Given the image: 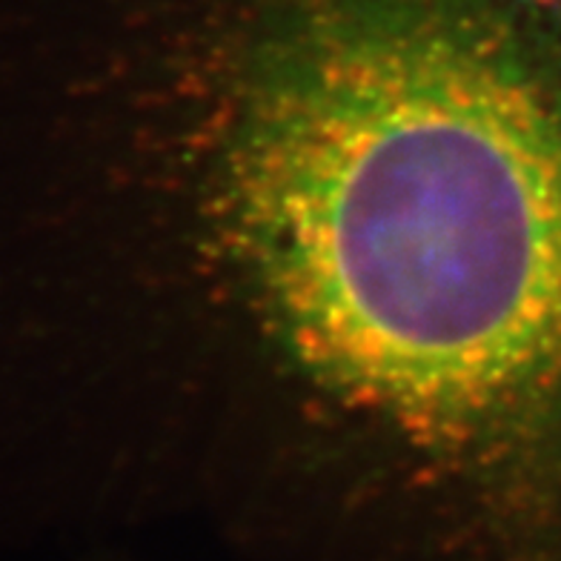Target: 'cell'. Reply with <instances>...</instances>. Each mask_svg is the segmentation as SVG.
Segmentation results:
<instances>
[{
    "label": "cell",
    "instance_id": "obj_1",
    "mask_svg": "<svg viewBox=\"0 0 561 561\" xmlns=\"http://www.w3.org/2000/svg\"><path fill=\"white\" fill-rule=\"evenodd\" d=\"M170 273L261 392L561 527V0H124Z\"/></svg>",
    "mask_w": 561,
    "mask_h": 561
}]
</instances>
